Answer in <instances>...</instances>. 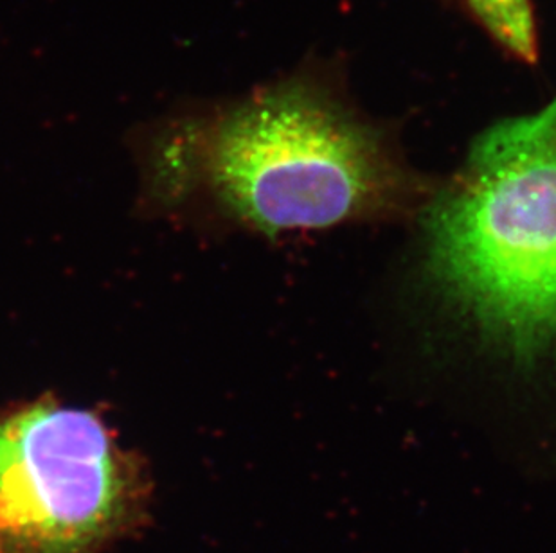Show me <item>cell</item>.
<instances>
[{"mask_svg": "<svg viewBox=\"0 0 556 553\" xmlns=\"http://www.w3.org/2000/svg\"><path fill=\"white\" fill-rule=\"evenodd\" d=\"M424 230L429 273L490 344L556 360V100L479 137Z\"/></svg>", "mask_w": 556, "mask_h": 553, "instance_id": "obj_1", "label": "cell"}, {"mask_svg": "<svg viewBox=\"0 0 556 553\" xmlns=\"http://www.w3.org/2000/svg\"><path fill=\"white\" fill-rule=\"evenodd\" d=\"M207 169L222 202L270 235L399 215L424 194L383 131L314 74L227 112Z\"/></svg>", "mask_w": 556, "mask_h": 553, "instance_id": "obj_2", "label": "cell"}, {"mask_svg": "<svg viewBox=\"0 0 556 553\" xmlns=\"http://www.w3.org/2000/svg\"><path fill=\"white\" fill-rule=\"evenodd\" d=\"M139 511V481L96 415L37 404L0 417V553H98Z\"/></svg>", "mask_w": 556, "mask_h": 553, "instance_id": "obj_3", "label": "cell"}]
</instances>
